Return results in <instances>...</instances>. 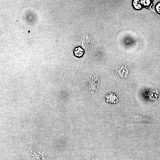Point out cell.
Returning a JSON list of instances; mask_svg holds the SVG:
<instances>
[{
  "mask_svg": "<svg viewBox=\"0 0 160 160\" xmlns=\"http://www.w3.org/2000/svg\"><path fill=\"white\" fill-rule=\"evenodd\" d=\"M134 116L132 117V119L129 124L134 122H140L142 123H147L156 124H160V122L157 121L146 116Z\"/></svg>",
  "mask_w": 160,
  "mask_h": 160,
  "instance_id": "cell-1",
  "label": "cell"
},
{
  "mask_svg": "<svg viewBox=\"0 0 160 160\" xmlns=\"http://www.w3.org/2000/svg\"><path fill=\"white\" fill-rule=\"evenodd\" d=\"M84 52V50L80 47H76L74 50V55L78 57H81L83 55Z\"/></svg>",
  "mask_w": 160,
  "mask_h": 160,
  "instance_id": "cell-2",
  "label": "cell"
}]
</instances>
